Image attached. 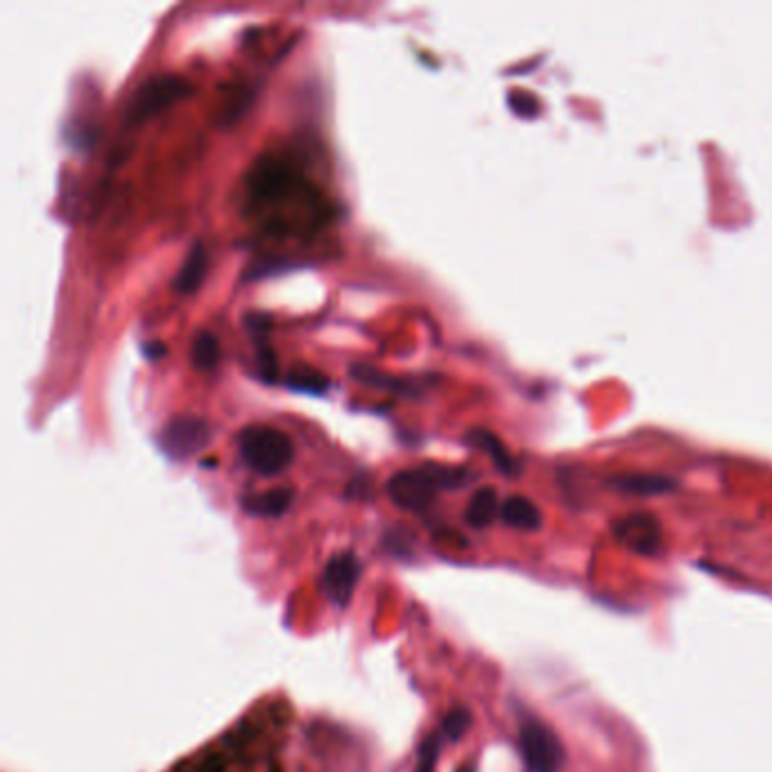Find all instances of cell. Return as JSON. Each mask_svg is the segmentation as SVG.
I'll use <instances>...</instances> for the list:
<instances>
[{
	"instance_id": "obj_1",
	"label": "cell",
	"mask_w": 772,
	"mask_h": 772,
	"mask_svg": "<svg viewBox=\"0 0 772 772\" xmlns=\"http://www.w3.org/2000/svg\"><path fill=\"white\" fill-rule=\"evenodd\" d=\"M239 451L243 462L258 477H277L290 467L294 458L292 442L286 433L273 426H248L239 435Z\"/></svg>"
},
{
	"instance_id": "obj_2",
	"label": "cell",
	"mask_w": 772,
	"mask_h": 772,
	"mask_svg": "<svg viewBox=\"0 0 772 772\" xmlns=\"http://www.w3.org/2000/svg\"><path fill=\"white\" fill-rule=\"evenodd\" d=\"M193 94V86L180 75H157L136 88V94L128 102L130 123H143L157 116L170 105L186 100Z\"/></svg>"
},
{
	"instance_id": "obj_3",
	"label": "cell",
	"mask_w": 772,
	"mask_h": 772,
	"mask_svg": "<svg viewBox=\"0 0 772 772\" xmlns=\"http://www.w3.org/2000/svg\"><path fill=\"white\" fill-rule=\"evenodd\" d=\"M519 748L530 772H559L564 759H567L557 734L538 719L521 723Z\"/></svg>"
},
{
	"instance_id": "obj_4",
	"label": "cell",
	"mask_w": 772,
	"mask_h": 772,
	"mask_svg": "<svg viewBox=\"0 0 772 772\" xmlns=\"http://www.w3.org/2000/svg\"><path fill=\"white\" fill-rule=\"evenodd\" d=\"M212 437H214V431L204 420L174 418L164 426V431L159 435V444L168 458L189 460L209 447Z\"/></svg>"
},
{
	"instance_id": "obj_5",
	"label": "cell",
	"mask_w": 772,
	"mask_h": 772,
	"mask_svg": "<svg viewBox=\"0 0 772 772\" xmlns=\"http://www.w3.org/2000/svg\"><path fill=\"white\" fill-rule=\"evenodd\" d=\"M435 494L437 485L431 479L426 467L397 471L388 481V496L397 508L408 512H424L435 500Z\"/></svg>"
},
{
	"instance_id": "obj_6",
	"label": "cell",
	"mask_w": 772,
	"mask_h": 772,
	"mask_svg": "<svg viewBox=\"0 0 772 772\" xmlns=\"http://www.w3.org/2000/svg\"><path fill=\"white\" fill-rule=\"evenodd\" d=\"M614 534L623 546H628L639 555H652L662 546L660 521L646 512H632L628 517H620L614 523Z\"/></svg>"
},
{
	"instance_id": "obj_7",
	"label": "cell",
	"mask_w": 772,
	"mask_h": 772,
	"mask_svg": "<svg viewBox=\"0 0 772 772\" xmlns=\"http://www.w3.org/2000/svg\"><path fill=\"white\" fill-rule=\"evenodd\" d=\"M359 578H361L359 559L349 553L336 555L329 564H326L324 576H322V587H324L326 599H329L338 607H347L353 596V589H355Z\"/></svg>"
},
{
	"instance_id": "obj_8",
	"label": "cell",
	"mask_w": 772,
	"mask_h": 772,
	"mask_svg": "<svg viewBox=\"0 0 772 772\" xmlns=\"http://www.w3.org/2000/svg\"><path fill=\"white\" fill-rule=\"evenodd\" d=\"M206 273H209V254H206V248L202 243H195L184 265L180 267V273H177L172 288L182 294H191L202 286Z\"/></svg>"
},
{
	"instance_id": "obj_9",
	"label": "cell",
	"mask_w": 772,
	"mask_h": 772,
	"mask_svg": "<svg viewBox=\"0 0 772 772\" xmlns=\"http://www.w3.org/2000/svg\"><path fill=\"white\" fill-rule=\"evenodd\" d=\"M500 519L510 528L534 532L542 528V512L534 503L526 496H510L500 503Z\"/></svg>"
},
{
	"instance_id": "obj_10",
	"label": "cell",
	"mask_w": 772,
	"mask_h": 772,
	"mask_svg": "<svg viewBox=\"0 0 772 772\" xmlns=\"http://www.w3.org/2000/svg\"><path fill=\"white\" fill-rule=\"evenodd\" d=\"M351 376L363 383V385H370V388H376V390H385V393H395V395H406V397H418L420 395V388L418 385H410L408 381L403 378H397V376H390V374H385V372H378L370 365H353L351 367Z\"/></svg>"
},
{
	"instance_id": "obj_11",
	"label": "cell",
	"mask_w": 772,
	"mask_h": 772,
	"mask_svg": "<svg viewBox=\"0 0 772 772\" xmlns=\"http://www.w3.org/2000/svg\"><path fill=\"white\" fill-rule=\"evenodd\" d=\"M500 515V503L494 487H481L473 492L465 519L471 528H487Z\"/></svg>"
},
{
	"instance_id": "obj_12",
	"label": "cell",
	"mask_w": 772,
	"mask_h": 772,
	"mask_svg": "<svg viewBox=\"0 0 772 772\" xmlns=\"http://www.w3.org/2000/svg\"><path fill=\"white\" fill-rule=\"evenodd\" d=\"M292 496L294 494L290 487H275V490H267L263 494L248 496L243 506L250 515H256V517H279L290 508Z\"/></svg>"
},
{
	"instance_id": "obj_13",
	"label": "cell",
	"mask_w": 772,
	"mask_h": 772,
	"mask_svg": "<svg viewBox=\"0 0 772 772\" xmlns=\"http://www.w3.org/2000/svg\"><path fill=\"white\" fill-rule=\"evenodd\" d=\"M612 485L618 492L626 494H637V496H652V494H664L675 487L671 479L655 477V473H626V477L612 479Z\"/></svg>"
},
{
	"instance_id": "obj_14",
	"label": "cell",
	"mask_w": 772,
	"mask_h": 772,
	"mask_svg": "<svg viewBox=\"0 0 772 772\" xmlns=\"http://www.w3.org/2000/svg\"><path fill=\"white\" fill-rule=\"evenodd\" d=\"M220 359V345L218 338L212 331H200L193 340V349H191V361L195 365V370L209 372L218 365Z\"/></svg>"
},
{
	"instance_id": "obj_15",
	"label": "cell",
	"mask_w": 772,
	"mask_h": 772,
	"mask_svg": "<svg viewBox=\"0 0 772 772\" xmlns=\"http://www.w3.org/2000/svg\"><path fill=\"white\" fill-rule=\"evenodd\" d=\"M469 439L477 442L481 449H485L503 473H515V469H517L515 460L510 458V454L506 451V447H503L500 439L494 433H490V431H471Z\"/></svg>"
},
{
	"instance_id": "obj_16",
	"label": "cell",
	"mask_w": 772,
	"mask_h": 772,
	"mask_svg": "<svg viewBox=\"0 0 772 772\" xmlns=\"http://www.w3.org/2000/svg\"><path fill=\"white\" fill-rule=\"evenodd\" d=\"M288 385L294 390H300V393L319 395V393L326 390V385H329V383H326V378L319 372H315L311 367H297V370H292L288 374Z\"/></svg>"
},
{
	"instance_id": "obj_17",
	"label": "cell",
	"mask_w": 772,
	"mask_h": 772,
	"mask_svg": "<svg viewBox=\"0 0 772 772\" xmlns=\"http://www.w3.org/2000/svg\"><path fill=\"white\" fill-rule=\"evenodd\" d=\"M424 467L431 473V479L435 481L437 490H458V487H462L469 481L465 469L442 467V465H424Z\"/></svg>"
},
{
	"instance_id": "obj_18",
	"label": "cell",
	"mask_w": 772,
	"mask_h": 772,
	"mask_svg": "<svg viewBox=\"0 0 772 772\" xmlns=\"http://www.w3.org/2000/svg\"><path fill=\"white\" fill-rule=\"evenodd\" d=\"M469 725H471V714H469V711H467V709H454L451 714L447 716V721H444L442 732H444V736H447V738L458 740V738L465 736V732L469 729Z\"/></svg>"
},
{
	"instance_id": "obj_19",
	"label": "cell",
	"mask_w": 772,
	"mask_h": 772,
	"mask_svg": "<svg viewBox=\"0 0 772 772\" xmlns=\"http://www.w3.org/2000/svg\"><path fill=\"white\" fill-rule=\"evenodd\" d=\"M437 752H439V738L429 736L420 746V761H418V770L414 772H433L435 761H437Z\"/></svg>"
},
{
	"instance_id": "obj_20",
	"label": "cell",
	"mask_w": 772,
	"mask_h": 772,
	"mask_svg": "<svg viewBox=\"0 0 772 772\" xmlns=\"http://www.w3.org/2000/svg\"><path fill=\"white\" fill-rule=\"evenodd\" d=\"M245 324H248V329L256 336H265L267 331H270V326H273V319L263 315V313H254V315H248L245 317Z\"/></svg>"
}]
</instances>
